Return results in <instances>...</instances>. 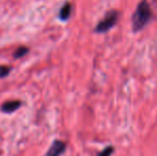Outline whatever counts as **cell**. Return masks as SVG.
Masks as SVG:
<instances>
[{
  "label": "cell",
  "mask_w": 157,
  "mask_h": 156,
  "mask_svg": "<svg viewBox=\"0 0 157 156\" xmlns=\"http://www.w3.org/2000/svg\"><path fill=\"white\" fill-rule=\"evenodd\" d=\"M153 13H152L151 6L147 0H142L140 3L137 6V9L132 17V30L135 32L142 30L147 24L150 23Z\"/></svg>",
  "instance_id": "obj_1"
},
{
  "label": "cell",
  "mask_w": 157,
  "mask_h": 156,
  "mask_svg": "<svg viewBox=\"0 0 157 156\" xmlns=\"http://www.w3.org/2000/svg\"><path fill=\"white\" fill-rule=\"evenodd\" d=\"M118 18L119 13L117 11H109L108 13H106L104 18L101 21H98V24L95 27V32H97V33H105V32L109 31L117 24Z\"/></svg>",
  "instance_id": "obj_2"
},
{
  "label": "cell",
  "mask_w": 157,
  "mask_h": 156,
  "mask_svg": "<svg viewBox=\"0 0 157 156\" xmlns=\"http://www.w3.org/2000/svg\"><path fill=\"white\" fill-rule=\"evenodd\" d=\"M66 150V143L62 140H55L44 156H61Z\"/></svg>",
  "instance_id": "obj_3"
},
{
  "label": "cell",
  "mask_w": 157,
  "mask_h": 156,
  "mask_svg": "<svg viewBox=\"0 0 157 156\" xmlns=\"http://www.w3.org/2000/svg\"><path fill=\"white\" fill-rule=\"evenodd\" d=\"M23 106V102L19 100L15 101H8V102H4L3 104L0 106V110L3 113H13L16 110H18L21 107Z\"/></svg>",
  "instance_id": "obj_4"
},
{
  "label": "cell",
  "mask_w": 157,
  "mask_h": 156,
  "mask_svg": "<svg viewBox=\"0 0 157 156\" xmlns=\"http://www.w3.org/2000/svg\"><path fill=\"white\" fill-rule=\"evenodd\" d=\"M71 14H72V3L71 2H65L62 6V8L59 11L58 17L61 21H66L70 19Z\"/></svg>",
  "instance_id": "obj_5"
},
{
  "label": "cell",
  "mask_w": 157,
  "mask_h": 156,
  "mask_svg": "<svg viewBox=\"0 0 157 156\" xmlns=\"http://www.w3.org/2000/svg\"><path fill=\"white\" fill-rule=\"evenodd\" d=\"M29 50H30L29 47H27V46H19V47H17L16 49H15L14 54H13V58L14 59L23 58V57H25L26 55H28Z\"/></svg>",
  "instance_id": "obj_6"
},
{
  "label": "cell",
  "mask_w": 157,
  "mask_h": 156,
  "mask_svg": "<svg viewBox=\"0 0 157 156\" xmlns=\"http://www.w3.org/2000/svg\"><path fill=\"white\" fill-rule=\"evenodd\" d=\"M13 67H10V65H3V64H0V79H3L6 78L10 73L12 72Z\"/></svg>",
  "instance_id": "obj_7"
},
{
  "label": "cell",
  "mask_w": 157,
  "mask_h": 156,
  "mask_svg": "<svg viewBox=\"0 0 157 156\" xmlns=\"http://www.w3.org/2000/svg\"><path fill=\"white\" fill-rule=\"evenodd\" d=\"M113 152H114V148L110 146H107V148L104 149V150L98 154V156H110Z\"/></svg>",
  "instance_id": "obj_8"
}]
</instances>
